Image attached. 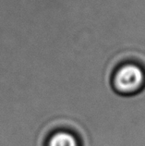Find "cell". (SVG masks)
I'll return each mask as SVG.
<instances>
[{
  "label": "cell",
  "mask_w": 145,
  "mask_h": 146,
  "mask_svg": "<svg viewBox=\"0 0 145 146\" xmlns=\"http://www.w3.org/2000/svg\"><path fill=\"white\" fill-rule=\"evenodd\" d=\"M145 83V71L136 63L126 62L117 65L110 75V84L118 94H136Z\"/></svg>",
  "instance_id": "cell-1"
},
{
  "label": "cell",
  "mask_w": 145,
  "mask_h": 146,
  "mask_svg": "<svg viewBox=\"0 0 145 146\" xmlns=\"http://www.w3.org/2000/svg\"><path fill=\"white\" fill-rule=\"evenodd\" d=\"M45 146H81L77 134L68 129H58L49 136Z\"/></svg>",
  "instance_id": "cell-2"
}]
</instances>
